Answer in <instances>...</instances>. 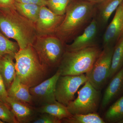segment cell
<instances>
[{"mask_svg":"<svg viewBox=\"0 0 123 123\" xmlns=\"http://www.w3.org/2000/svg\"><path fill=\"white\" fill-rule=\"evenodd\" d=\"M96 4L86 0H73L54 34L66 43L80 34L96 13Z\"/></svg>","mask_w":123,"mask_h":123,"instance_id":"obj_1","label":"cell"},{"mask_svg":"<svg viewBox=\"0 0 123 123\" xmlns=\"http://www.w3.org/2000/svg\"><path fill=\"white\" fill-rule=\"evenodd\" d=\"M1 9V32L7 38L15 40L20 49L33 45L38 35L35 24L21 15L15 8Z\"/></svg>","mask_w":123,"mask_h":123,"instance_id":"obj_2","label":"cell"},{"mask_svg":"<svg viewBox=\"0 0 123 123\" xmlns=\"http://www.w3.org/2000/svg\"><path fill=\"white\" fill-rule=\"evenodd\" d=\"M16 75L30 88L46 80L50 69L40 61L32 45L20 49L15 54Z\"/></svg>","mask_w":123,"mask_h":123,"instance_id":"obj_3","label":"cell"},{"mask_svg":"<svg viewBox=\"0 0 123 123\" xmlns=\"http://www.w3.org/2000/svg\"><path fill=\"white\" fill-rule=\"evenodd\" d=\"M101 52L97 45L77 50H65L58 67L61 75H80L88 72Z\"/></svg>","mask_w":123,"mask_h":123,"instance_id":"obj_4","label":"cell"},{"mask_svg":"<svg viewBox=\"0 0 123 123\" xmlns=\"http://www.w3.org/2000/svg\"><path fill=\"white\" fill-rule=\"evenodd\" d=\"M64 43L54 34L38 35L33 47L40 61L50 69L58 67L65 51Z\"/></svg>","mask_w":123,"mask_h":123,"instance_id":"obj_5","label":"cell"},{"mask_svg":"<svg viewBox=\"0 0 123 123\" xmlns=\"http://www.w3.org/2000/svg\"><path fill=\"white\" fill-rule=\"evenodd\" d=\"M100 92L87 81L79 91L77 98L67 106L72 115L96 113L100 102Z\"/></svg>","mask_w":123,"mask_h":123,"instance_id":"obj_6","label":"cell"},{"mask_svg":"<svg viewBox=\"0 0 123 123\" xmlns=\"http://www.w3.org/2000/svg\"><path fill=\"white\" fill-rule=\"evenodd\" d=\"M114 47H103L92 68L86 73L88 81L95 89L100 91L109 79Z\"/></svg>","mask_w":123,"mask_h":123,"instance_id":"obj_7","label":"cell"},{"mask_svg":"<svg viewBox=\"0 0 123 123\" xmlns=\"http://www.w3.org/2000/svg\"><path fill=\"white\" fill-rule=\"evenodd\" d=\"M88 80L84 74L78 75H60L55 89V97L57 102L67 106L74 100L79 87Z\"/></svg>","mask_w":123,"mask_h":123,"instance_id":"obj_8","label":"cell"},{"mask_svg":"<svg viewBox=\"0 0 123 123\" xmlns=\"http://www.w3.org/2000/svg\"><path fill=\"white\" fill-rule=\"evenodd\" d=\"M60 75V73L57 69L52 77L30 88L33 106L39 107L57 102L55 97V89L56 82Z\"/></svg>","mask_w":123,"mask_h":123,"instance_id":"obj_9","label":"cell"},{"mask_svg":"<svg viewBox=\"0 0 123 123\" xmlns=\"http://www.w3.org/2000/svg\"><path fill=\"white\" fill-rule=\"evenodd\" d=\"M65 15H57L47 6H42L35 24L38 35L54 34L62 22Z\"/></svg>","mask_w":123,"mask_h":123,"instance_id":"obj_10","label":"cell"},{"mask_svg":"<svg viewBox=\"0 0 123 123\" xmlns=\"http://www.w3.org/2000/svg\"><path fill=\"white\" fill-rule=\"evenodd\" d=\"M99 25L94 18L80 34L73 40L70 44L66 45L65 50L75 51L95 45L96 44Z\"/></svg>","mask_w":123,"mask_h":123,"instance_id":"obj_11","label":"cell"},{"mask_svg":"<svg viewBox=\"0 0 123 123\" xmlns=\"http://www.w3.org/2000/svg\"><path fill=\"white\" fill-rule=\"evenodd\" d=\"M123 33V1L116 10L114 16L103 36V47L113 46Z\"/></svg>","mask_w":123,"mask_h":123,"instance_id":"obj_12","label":"cell"},{"mask_svg":"<svg viewBox=\"0 0 123 123\" xmlns=\"http://www.w3.org/2000/svg\"><path fill=\"white\" fill-rule=\"evenodd\" d=\"M8 105L19 123H32L39 114L36 108L27 103L8 97Z\"/></svg>","mask_w":123,"mask_h":123,"instance_id":"obj_13","label":"cell"},{"mask_svg":"<svg viewBox=\"0 0 123 123\" xmlns=\"http://www.w3.org/2000/svg\"><path fill=\"white\" fill-rule=\"evenodd\" d=\"M123 92V66L114 76L106 88L101 102L102 110L106 107Z\"/></svg>","mask_w":123,"mask_h":123,"instance_id":"obj_14","label":"cell"},{"mask_svg":"<svg viewBox=\"0 0 123 123\" xmlns=\"http://www.w3.org/2000/svg\"><path fill=\"white\" fill-rule=\"evenodd\" d=\"M14 56L6 55L0 58V74L7 91L16 75L15 63L14 62Z\"/></svg>","mask_w":123,"mask_h":123,"instance_id":"obj_15","label":"cell"},{"mask_svg":"<svg viewBox=\"0 0 123 123\" xmlns=\"http://www.w3.org/2000/svg\"><path fill=\"white\" fill-rule=\"evenodd\" d=\"M30 88L21 82L16 75L11 86L7 90L8 97L13 99L27 103L33 105L32 97Z\"/></svg>","mask_w":123,"mask_h":123,"instance_id":"obj_16","label":"cell"},{"mask_svg":"<svg viewBox=\"0 0 123 123\" xmlns=\"http://www.w3.org/2000/svg\"><path fill=\"white\" fill-rule=\"evenodd\" d=\"M123 1V0H104L98 4L96 13L99 26L106 25L111 14Z\"/></svg>","mask_w":123,"mask_h":123,"instance_id":"obj_17","label":"cell"},{"mask_svg":"<svg viewBox=\"0 0 123 123\" xmlns=\"http://www.w3.org/2000/svg\"><path fill=\"white\" fill-rule=\"evenodd\" d=\"M36 108V111L39 114L48 113L61 121L62 119L69 118L73 116L68 111L67 106L57 101L55 103L46 104Z\"/></svg>","mask_w":123,"mask_h":123,"instance_id":"obj_18","label":"cell"},{"mask_svg":"<svg viewBox=\"0 0 123 123\" xmlns=\"http://www.w3.org/2000/svg\"><path fill=\"white\" fill-rule=\"evenodd\" d=\"M123 66V33L114 47L109 79L112 78Z\"/></svg>","mask_w":123,"mask_h":123,"instance_id":"obj_19","label":"cell"},{"mask_svg":"<svg viewBox=\"0 0 123 123\" xmlns=\"http://www.w3.org/2000/svg\"><path fill=\"white\" fill-rule=\"evenodd\" d=\"M14 8L21 15L35 24L38 18L41 6L32 4L15 2Z\"/></svg>","mask_w":123,"mask_h":123,"instance_id":"obj_20","label":"cell"},{"mask_svg":"<svg viewBox=\"0 0 123 123\" xmlns=\"http://www.w3.org/2000/svg\"><path fill=\"white\" fill-rule=\"evenodd\" d=\"M106 121L117 123L123 119V96L109 107L105 115Z\"/></svg>","mask_w":123,"mask_h":123,"instance_id":"obj_21","label":"cell"},{"mask_svg":"<svg viewBox=\"0 0 123 123\" xmlns=\"http://www.w3.org/2000/svg\"><path fill=\"white\" fill-rule=\"evenodd\" d=\"M61 123H105L103 119L96 113L73 115L69 118L62 119Z\"/></svg>","mask_w":123,"mask_h":123,"instance_id":"obj_22","label":"cell"},{"mask_svg":"<svg viewBox=\"0 0 123 123\" xmlns=\"http://www.w3.org/2000/svg\"><path fill=\"white\" fill-rule=\"evenodd\" d=\"M19 50L17 42L10 40L0 31V58L6 55L15 56Z\"/></svg>","mask_w":123,"mask_h":123,"instance_id":"obj_23","label":"cell"},{"mask_svg":"<svg viewBox=\"0 0 123 123\" xmlns=\"http://www.w3.org/2000/svg\"><path fill=\"white\" fill-rule=\"evenodd\" d=\"M73 0H48L47 6L57 15H64L68 5Z\"/></svg>","mask_w":123,"mask_h":123,"instance_id":"obj_24","label":"cell"},{"mask_svg":"<svg viewBox=\"0 0 123 123\" xmlns=\"http://www.w3.org/2000/svg\"><path fill=\"white\" fill-rule=\"evenodd\" d=\"M0 119L5 123H18L9 106L1 101Z\"/></svg>","mask_w":123,"mask_h":123,"instance_id":"obj_25","label":"cell"},{"mask_svg":"<svg viewBox=\"0 0 123 123\" xmlns=\"http://www.w3.org/2000/svg\"><path fill=\"white\" fill-rule=\"evenodd\" d=\"M61 121L48 113L39 114L32 123H60Z\"/></svg>","mask_w":123,"mask_h":123,"instance_id":"obj_26","label":"cell"},{"mask_svg":"<svg viewBox=\"0 0 123 123\" xmlns=\"http://www.w3.org/2000/svg\"><path fill=\"white\" fill-rule=\"evenodd\" d=\"M8 97L7 90L6 88L4 83L0 74V101L8 106L7 102Z\"/></svg>","mask_w":123,"mask_h":123,"instance_id":"obj_27","label":"cell"},{"mask_svg":"<svg viewBox=\"0 0 123 123\" xmlns=\"http://www.w3.org/2000/svg\"><path fill=\"white\" fill-rule=\"evenodd\" d=\"M15 2L23 4H35L40 6H47V1L44 0H15Z\"/></svg>","mask_w":123,"mask_h":123,"instance_id":"obj_28","label":"cell"},{"mask_svg":"<svg viewBox=\"0 0 123 123\" xmlns=\"http://www.w3.org/2000/svg\"><path fill=\"white\" fill-rule=\"evenodd\" d=\"M15 0H0V8H15Z\"/></svg>","mask_w":123,"mask_h":123,"instance_id":"obj_29","label":"cell"},{"mask_svg":"<svg viewBox=\"0 0 123 123\" xmlns=\"http://www.w3.org/2000/svg\"><path fill=\"white\" fill-rule=\"evenodd\" d=\"M86 0L88 1H89V2H92V3L96 4H98L102 2L104 0Z\"/></svg>","mask_w":123,"mask_h":123,"instance_id":"obj_30","label":"cell"},{"mask_svg":"<svg viewBox=\"0 0 123 123\" xmlns=\"http://www.w3.org/2000/svg\"><path fill=\"white\" fill-rule=\"evenodd\" d=\"M118 123H123V119L122 120H121L120 121H119Z\"/></svg>","mask_w":123,"mask_h":123,"instance_id":"obj_31","label":"cell"},{"mask_svg":"<svg viewBox=\"0 0 123 123\" xmlns=\"http://www.w3.org/2000/svg\"><path fill=\"white\" fill-rule=\"evenodd\" d=\"M4 122H3V121H2V120H1L0 119V123H4Z\"/></svg>","mask_w":123,"mask_h":123,"instance_id":"obj_32","label":"cell"},{"mask_svg":"<svg viewBox=\"0 0 123 123\" xmlns=\"http://www.w3.org/2000/svg\"><path fill=\"white\" fill-rule=\"evenodd\" d=\"M44 0L47 1V0Z\"/></svg>","mask_w":123,"mask_h":123,"instance_id":"obj_33","label":"cell"}]
</instances>
